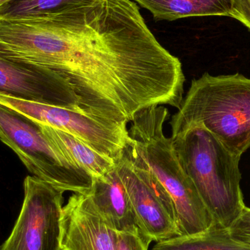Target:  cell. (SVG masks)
<instances>
[{
  "instance_id": "cell-1",
  "label": "cell",
  "mask_w": 250,
  "mask_h": 250,
  "mask_svg": "<svg viewBox=\"0 0 250 250\" xmlns=\"http://www.w3.org/2000/svg\"><path fill=\"white\" fill-rule=\"evenodd\" d=\"M0 43L58 73L82 109L131 123L154 106L179 108L185 76L180 60L156 39L132 0H98L44 19H0Z\"/></svg>"
},
{
  "instance_id": "cell-2",
  "label": "cell",
  "mask_w": 250,
  "mask_h": 250,
  "mask_svg": "<svg viewBox=\"0 0 250 250\" xmlns=\"http://www.w3.org/2000/svg\"><path fill=\"white\" fill-rule=\"evenodd\" d=\"M169 111L163 105L144 110L131 122L124 154L151 173L170 196L180 235L202 233L217 226L195 185L184 171L172 137L164 133Z\"/></svg>"
},
{
  "instance_id": "cell-3",
  "label": "cell",
  "mask_w": 250,
  "mask_h": 250,
  "mask_svg": "<svg viewBox=\"0 0 250 250\" xmlns=\"http://www.w3.org/2000/svg\"><path fill=\"white\" fill-rule=\"evenodd\" d=\"M170 124L171 136L192 126L205 128L241 157L250 147V79L204 73L192 81Z\"/></svg>"
},
{
  "instance_id": "cell-4",
  "label": "cell",
  "mask_w": 250,
  "mask_h": 250,
  "mask_svg": "<svg viewBox=\"0 0 250 250\" xmlns=\"http://www.w3.org/2000/svg\"><path fill=\"white\" fill-rule=\"evenodd\" d=\"M171 137L184 171L217 226L228 229L245 207L240 186L241 157L230 153L201 126Z\"/></svg>"
},
{
  "instance_id": "cell-5",
  "label": "cell",
  "mask_w": 250,
  "mask_h": 250,
  "mask_svg": "<svg viewBox=\"0 0 250 250\" xmlns=\"http://www.w3.org/2000/svg\"><path fill=\"white\" fill-rule=\"evenodd\" d=\"M0 141L32 173L63 192L88 195L93 179L65 157L44 134L41 125L0 104Z\"/></svg>"
},
{
  "instance_id": "cell-6",
  "label": "cell",
  "mask_w": 250,
  "mask_h": 250,
  "mask_svg": "<svg viewBox=\"0 0 250 250\" xmlns=\"http://www.w3.org/2000/svg\"><path fill=\"white\" fill-rule=\"evenodd\" d=\"M19 217L0 250H62L64 192L29 175Z\"/></svg>"
},
{
  "instance_id": "cell-7",
  "label": "cell",
  "mask_w": 250,
  "mask_h": 250,
  "mask_svg": "<svg viewBox=\"0 0 250 250\" xmlns=\"http://www.w3.org/2000/svg\"><path fill=\"white\" fill-rule=\"evenodd\" d=\"M0 104L39 124L68 132L115 162L121 158L129 141L126 123L100 118L84 110L27 102L1 95Z\"/></svg>"
},
{
  "instance_id": "cell-8",
  "label": "cell",
  "mask_w": 250,
  "mask_h": 250,
  "mask_svg": "<svg viewBox=\"0 0 250 250\" xmlns=\"http://www.w3.org/2000/svg\"><path fill=\"white\" fill-rule=\"evenodd\" d=\"M115 163L141 233L155 242L179 236L173 202L161 184L124 152Z\"/></svg>"
},
{
  "instance_id": "cell-9",
  "label": "cell",
  "mask_w": 250,
  "mask_h": 250,
  "mask_svg": "<svg viewBox=\"0 0 250 250\" xmlns=\"http://www.w3.org/2000/svg\"><path fill=\"white\" fill-rule=\"evenodd\" d=\"M0 95L45 105L83 110L58 73L26 61L0 43Z\"/></svg>"
},
{
  "instance_id": "cell-10",
  "label": "cell",
  "mask_w": 250,
  "mask_h": 250,
  "mask_svg": "<svg viewBox=\"0 0 250 250\" xmlns=\"http://www.w3.org/2000/svg\"><path fill=\"white\" fill-rule=\"evenodd\" d=\"M118 232L88 195L73 193L62 209V250H117Z\"/></svg>"
},
{
  "instance_id": "cell-11",
  "label": "cell",
  "mask_w": 250,
  "mask_h": 250,
  "mask_svg": "<svg viewBox=\"0 0 250 250\" xmlns=\"http://www.w3.org/2000/svg\"><path fill=\"white\" fill-rule=\"evenodd\" d=\"M106 223L117 232L137 229L136 217L117 166L107 174L93 179L88 194Z\"/></svg>"
},
{
  "instance_id": "cell-12",
  "label": "cell",
  "mask_w": 250,
  "mask_h": 250,
  "mask_svg": "<svg viewBox=\"0 0 250 250\" xmlns=\"http://www.w3.org/2000/svg\"><path fill=\"white\" fill-rule=\"evenodd\" d=\"M41 125L44 134L65 157L92 179L104 176L115 167L114 160L100 154L76 137L57 128Z\"/></svg>"
},
{
  "instance_id": "cell-13",
  "label": "cell",
  "mask_w": 250,
  "mask_h": 250,
  "mask_svg": "<svg viewBox=\"0 0 250 250\" xmlns=\"http://www.w3.org/2000/svg\"><path fill=\"white\" fill-rule=\"evenodd\" d=\"M147 9L156 21L198 16H229L231 0H132Z\"/></svg>"
},
{
  "instance_id": "cell-14",
  "label": "cell",
  "mask_w": 250,
  "mask_h": 250,
  "mask_svg": "<svg viewBox=\"0 0 250 250\" xmlns=\"http://www.w3.org/2000/svg\"><path fill=\"white\" fill-rule=\"evenodd\" d=\"M151 250H250V247L232 239L228 229L216 226L202 233L156 242Z\"/></svg>"
},
{
  "instance_id": "cell-15",
  "label": "cell",
  "mask_w": 250,
  "mask_h": 250,
  "mask_svg": "<svg viewBox=\"0 0 250 250\" xmlns=\"http://www.w3.org/2000/svg\"><path fill=\"white\" fill-rule=\"evenodd\" d=\"M98 0H11L0 9V19H44L58 16Z\"/></svg>"
},
{
  "instance_id": "cell-16",
  "label": "cell",
  "mask_w": 250,
  "mask_h": 250,
  "mask_svg": "<svg viewBox=\"0 0 250 250\" xmlns=\"http://www.w3.org/2000/svg\"><path fill=\"white\" fill-rule=\"evenodd\" d=\"M151 242L137 228L127 231L118 232L117 250H148Z\"/></svg>"
},
{
  "instance_id": "cell-17",
  "label": "cell",
  "mask_w": 250,
  "mask_h": 250,
  "mask_svg": "<svg viewBox=\"0 0 250 250\" xmlns=\"http://www.w3.org/2000/svg\"><path fill=\"white\" fill-rule=\"evenodd\" d=\"M228 230L232 239L250 247V208L245 206Z\"/></svg>"
},
{
  "instance_id": "cell-18",
  "label": "cell",
  "mask_w": 250,
  "mask_h": 250,
  "mask_svg": "<svg viewBox=\"0 0 250 250\" xmlns=\"http://www.w3.org/2000/svg\"><path fill=\"white\" fill-rule=\"evenodd\" d=\"M229 17L239 21L250 30V0H231Z\"/></svg>"
},
{
  "instance_id": "cell-19",
  "label": "cell",
  "mask_w": 250,
  "mask_h": 250,
  "mask_svg": "<svg viewBox=\"0 0 250 250\" xmlns=\"http://www.w3.org/2000/svg\"><path fill=\"white\" fill-rule=\"evenodd\" d=\"M10 1H11V0H0V9Z\"/></svg>"
}]
</instances>
